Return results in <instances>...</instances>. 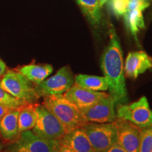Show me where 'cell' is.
I'll list each match as a JSON object with an SVG mask.
<instances>
[{"label":"cell","mask_w":152,"mask_h":152,"mask_svg":"<svg viewBox=\"0 0 152 152\" xmlns=\"http://www.w3.org/2000/svg\"><path fill=\"white\" fill-rule=\"evenodd\" d=\"M37 121L32 131L40 137L59 140L66 134V130L54 114L43 104H36Z\"/></svg>","instance_id":"52a82bcc"},{"label":"cell","mask_w":152,"mask_h":152,"mask_svg":"<svg viewBox=\"0 0 152 152\" xmlns=\"http://www.w3.org/2000/svg\"><path fill=\"white\" fill-rule=\"evenodd\" d=\"M43 98V105L60 121L66 132L83 128L88 123L83 118L80 110L64 94L52 95Z\"/></svg>","instance_id":"7a4b0ae2"},{"label":"cell","mask_w":152,"mask_h":152,"mask_svg":"<svg viewBox=\"0 0 152 152\" xmlns=\"http://www.w3.org/2000/svg\"><path fill=\"white\" fill-rule=\"evenodd\" d=\"M152 68V58L143 51L130 52L123 66L124 75L135 80L141 74Z\"/></svg>","instance_id":"7c38bea8"},{"label":"cell","mask_w":152,"mask_h":152,"mask_svg":"<svg viewBox=\"0 0 152 152\" xmlns=\"http://www.w3.org/2000/svg\"><path fill=\"white\" fill-rule=\"evenodd\" d=\"M115 101L110 95L87 109L81 110L82 115L88 123H113L116 119L114 106Z\"/></svg>","instance_id":"30bf717a"},{"label":"cell","mask_w":152,"mask_h":152,"mask_svg":"<svg viewBox=\"0 0 152 152\" xmlns=\"http://www.w3.org/2000/svg\"><path fill=\"white\" fill-rule=\"evenodd\" d=\"M7 70V66L6 64L3 61V60L0 58V76L4 75Z\"/></svg>","instance_id":"4316f807"},{"label":"cell","mask_w":152,"mask_h":152,"mask_svg":"<svg viewBox=\"0 0 152 152\" xmlns=\"http://www.w3.org/2000/svg\"><path fill=\"white\" fill-rule=\"evenodd\" d=\"M17 71L23 75L35 85L40 84L53 72L50 64H28L19 68Z\"/></svg>","instance_id":"9a60e30c"},{"label":"cell","mask_w":152,"mask_h":152,"mask_svg":"<svg viewBox=\"0 0 152 152\" xmlns=\"http://www.w3.org/2000/svg\"><path fill=\"white\" fill-rule=\"evenodd\" d=\"M129 0H112V8L117 17L124 16L128 11Z\"/></svg>","instance_id":"7402d4cb"},{"label":"cell","mask_w":152,"mask_h":152,"mask_svg":"<svg viewBox=\"0 0 152 152\" xmlns=\"http://www.w3.org/2000/svg\"><path fill=\"white\" fill-rule=\"evenodd\" d=\"M56 152H76V151L72 149L71 148L68 147V146L65 145V144H61L60 147H58V149L56 151Z\"/></svg>","instance_id":"d4e9b609"},{"label":"cell","mask_w":152,"mask_h":152,"mask_svg":"<svg viewBox=\"0 0 152 152\" xmlns=\"http://www.w3.org/2000/svg\"><path fill=\"white\" fill-rule=\"evenodd\" d=\"M59 140L40 137L32 130L20 132L14 142L7 147L9 152H56Z\"/></svg>","instance_id":"277c9868"},{"label":"cell","mask_w":152,"mask_h":152,"mask_svg":"<svg viewBox=\"0 0 152 152\" xmlns=\"http://www.w3.org/2000/svg\"><path fill=\"white\" fill-rule=\"evenodd\" d=\"M110 41L102 54L101 67L108 82L109 95L115 103L127 100V89L123 70V51L119 38L112 27L109 30Z\"/></svg>","instance_id":"6da1fadb"},{"label":"cell","mask_w":152,"mask_h":152,"mask_svg":"<svg viewBox=\"0 0 152 152\" xmlns=\"http://www.w3.org/2000/svg\"><path fill=\"white\" fill-rule=\"evenodd\" d=\"M4 149V145L2 144H0V152H3Z\"/></svg>","instance_id":"f1b7e54d"},{"label":"cell","mask_w":152,"mask_h":152,"mask_svg":"<svg viewBox=\"0 0 152 152\" xmlns=\"http://www.w3.org/2000/svg\"><path fill=\"white\" fill-rule=\"evenodd\" d=\"M139 152H152V126L142 128Z\"/></svg>","instance_id":"44dd1931"},{"label":"cell","mask_w":152,"mask_h":152,"mask_svg":"<svg viewBox=\"0 0 152 152\" xmlns=\"http://www.w3.org/2000/svg\"><path fill=\"white\" fill-rule=\"evenodd\" d=\"M116 118L125 120L142 128L152 126V111L145 96L129 104L117 106Z\"/></svg>","instance_id":"8992f818"},{"label":"cell","mask_w":152,"mask_h":152,"mask_svg":"<svg viewBox=\"0 0 152 152\" xmlns=\"http://www.w3.org/2000/svg\"><path fill=\"white\" fill-rule=\"evenodd\" d=\"M126 27L133 37L137 40V33L140 29L145 28L142 11L134 10L127 12L124 15Z\"/></svg>","instance_id":"d6986e66"},{"label":"cell","mask_w":152,"mask_h":152,"mask_svg":"<svg viewBox=\"0 0 152 152\" xmlns=\"http://www.w3.org/2000/svg\"><path fill=\"white\" fill-rule=\"evenodd\" d=\"M28 103L14 97L12 95L9 94L1 86L0 83V104L11 109H19Z\"/></svg>","instance_id":"ffe728a7"},{"label":"cell","mask_w":152,"mask_h":152,"mask_svg":"<svg viewBox=\"0 0 152 152\" xmlns=\"http://www.w3.org/2000/svg\"><path fill=\"white\" fill-rule=\"evenodd\" d=\"M36 104H27L22 106L18 115V132L32 130L37 121V112L35 110Z\"/></svg>","instance_id":"e0dca14e"},{"label":"cell","mask_w":152,"mask_h":152,"mask_svg":"<svg viewBox=\"0 0 152 152\" xmlns=\"http://www.w3.org/2000/svg\"><path fill=\"white\" fill-rule=\"evenodd\" d=\"M90 22L96 26L100 23L102 14L99 0H76Z\"/></svg>","instance_id":"ac0fdd59"},{"label":"cell","mask_w":152,"mask_h":152,"mask_svg":"<svg viewBox=\"0 0 152 152\" xmlns=\"http://www.w3.org/2000/svg\"><path fill=\"white\" fill-rule=\"evenodd\" d=\"M0 83L6 92L26 103L35 104L40 98L36 92L35 85L18 71H7Z\"/></svg>","instance_id":"3957f363"},{"label":"cell","mask_w":152,"mask_h":152,"mask_svg":"<svg viewBox=\"0 0 152 152\" xmlns=\"http://www.w3.org/2000/svg\"><path fill=\"white\" fill-rule=\"evenodd\" d=\"M104 152H128L126 150L123 149L120 144L116 142L115 144H113L111 147L108 148L107 149L105 150Z\"/></svg>","instance_id":"cb8c5ba5"},{"label":"cell","mask_w":152,"mask_h":152,"mask_svg":"<svg viewBox=\"0 0 152 152\" xmlns=\"http://www.w3.org/2000/svg\"><path fill=\"white\" fill-rule=\"evenodd\" d=\"M107 1V0H99V5H100V7H102L104 4H105L106 1Z\"/></svg>","instance_id":"83f0119b"},{"label":"cell","mask_w":152,"mask_h":152,"mask_svg":"<svg viewBox=\"0 0 152 152\" xmlns=\"http://www.w3.org/2000/svg\"><path fill=\"white\" fill-rule=\"evenodd\" d=\"M11 109H11V108H9L7 107V106H5L4 105H1V104H0V118H1L4 114L7 113V112H9Z\"/></svg>","instance_id":"484cf974"},{"label":"cell","mask_w":152,"mask_h":152,"mask_svg":"<svg viewBox=\"0 0 152 152\" xmlns=\"http://www.w3.org/2000/svg\"><path fill=\"white\" fill-rule=\"evenodd\" d=\"M3 152H9V151H3Z\"/></svg>","instance_id":"4dcf8cb0"},{"label":"cell","mask_w":152,"mask_h":152,"mask_svg":"<svg viewBox=\"0 0 152 152\" xmlns=\"http://www.w3.org/2000/svg\"><path fill=\"white\" fill-rule=\"evenodd\" d=\"M149 6V3L145 0H129L128 11H132L134 10L143 11ZM127 11V12H128Z\"/></svg>","instance_id":"603a6c76"},{"label":"cell","mask_w":152,"mask_h":152,"mask_svg":"<svg viewBox=\"0 0 152 152\" xmlns=\"http://www.w3.org/2000/svg\"><path fill=\"white\" fill-rule=\"evenodd\" d=\"M75 83L74 76L69 66L61 68L56 73L35 85V90L40 97L64 94Z\"/></svg>","instance_id":"ba28073f"},{"label":"cell","mask_w":152,"mask_h":152,"mask_svg":"<svg viewBox=\"0 0 152 152\" xmlns=\"http://www.w3.org/2000/svg\"><path fill=\"white\" fill-rule=\"evenodd\" d=\"M64 95L81 111L90 107L102 99L107 97L109 94L90 90L74 84Z\"/></svg>","instance_id":"8fae6325"},{"label":"cell","mask_w":152,"mask_h":152,"mask_svg":"<svg viewBox=\"0 0 152 152\" xmlns=\"http://www.w3.org/2000/svg\"><path fill=\"white\" fill-rule=\"evenodd\" d=\"M75 84L93 91H106L108 90V82L105 77L79 74L74 77Z\"/></svg>","instance_id":"2e32d148"},{"label":"cell","mask_w":152,"mask_h":152,"mask_svg":"<svg viewBox=\"0 0 152 152\" xmlns=\"http://www.w3.org/2000/svg\"><path fill=\"white\" fill-rule=\"evenodd\" d=\"M1 136H0V144H1Z\"/></svg>","instance_id":"f546056e"},{"label":"cell","mask_w":152,"mask_h":152,"mask_svg":"<svg viewBox=\"0 0 152 152\" xmlns=\"http://www.w3.org/2000/svg\"><path fill=\"white\" fill-rule=\"evenodd\" d=\"M95 152H104L117 142V128L113 123H87L83 128Z\"/></svg>","instance_id":"5b68a950"},{"label":"cell","mask_w":152,"mask_h":152,"mask_svg":"<svg viewBox=\"0 0 152 152\" xmlns=\"http://www.w3.org/2000/svg\"><path fill=\"white\" fill-rule=\"evenodd\" d=\"M59 141L61 144H65L76 152H95L88 137L82 128L66 132Z\"/></svg>","instance_id":"4fadbf2b"},{"label":"cell","mask_w":152,"mask_h":152,"mask_svg":"<svg viewBox=\"0 0 152 152\" xmlns=\"http://www.w3.org/2000/svg\"><path fill=\"white\" fill-rule=\"evenodd\" d=\"M117 142L128 152H139L142 128L125 120L116 118Z\"/></svg>","instance_id":"9c48e42d"},{"label":"cell","mask_w":152,"mask_h":152,"mask_svg":"<svg viewBox=\"0 0 152 152\" xmlns=\"http://www.w3.org/2000/svg\"><path fill=\"white\" fill-rule=\"evenodd\" d=\"M20 109H11L0 118V136L4 141H14L20 134L18 119Z\"/></svg>","instance_id":"5bb4252c"},{"label":"cell","mask_w":152,"mask_h":152,"mask_svg":"<svg viewBox=\"0 0 152 152\" xmlns=\"http://www.w3.org/2000/svg\"><path fill=\"white\" fill-rule=\"evenodd\" d=\"M145 1H147V0H145Z\"/></svg>","instance_id":"1f68e13d"}]
</instances>
